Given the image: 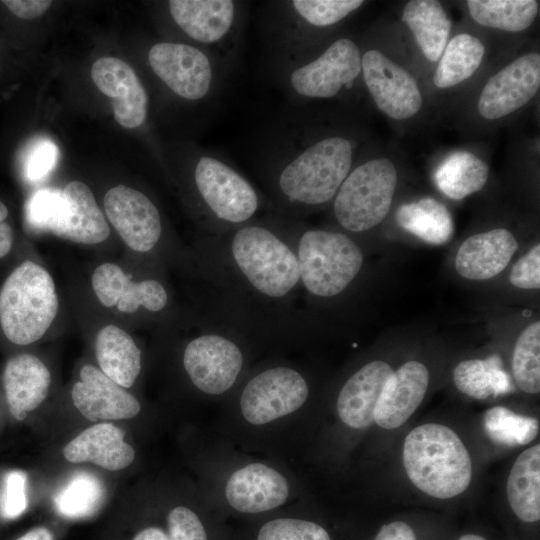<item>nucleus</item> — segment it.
<instances>
[{
    "label": "nucleus",
    "mask_w": 540,
    "mask_h": 540,
    "mask_svg": "<svg viewBox=\"0 0 540 540\" xmlns=\"http://www.w3.org/2000/svg\"><path fill=\"white\" fill-rule=\"evenodd\" d=\"M201 315L249 342H290L305 328L295 252L269 213L235 230L203 235L192 260Z\"/></svg>",
    "instance_id": "1"
},
{
    "label": "nucleus",
    "mask_w": 540,
    "mask_h": 540,
    "mask_svg": "<svg viewBox=\"0 0 540 540\" xmlns=\"http://www.w3.org/2000/svg\"><path fill=\"white\" fill-rule=\"evenodd\" d=\"M287 116L266 141L260 175L268 212L302 220L332 202L352 169L354 146L342 135L309 138Z\"/></svg>",
    "instance_id": "2"
},
{
    "label": "nucleus",
    "mask_w": 540,
    "mask_h": 540,
    "mask_svg": "<svg viewBox=\"0 0 540 540\" xmlns=\"http://www.w3.org/2000/svg\"><path fill=\"white\" fill-rule=\"evenodd\" d=\"M268 213L297 258L300 292L308 305L302 316L314 304L336 300L350 289L364 264L363 251L350 235Z\"/></svg>",
    "instance_id": "3"
},
{
    "label": "nucleus",
    "mask_w": 540,
    "mask_h": 540,
    "mask_svg": "<svg viewBox=\"0 0 540 540\" xmlns=\"http://www.w3.org/2000/svg\"><path fill=\"white\" fill-rule=\"evenodd\" d=\"M188 183L195 215L204 235L235 230L268 212L263 192L214 151L196 155Z\"/></svg>",
    "instance_id": "4"
},
{
    "label": "nucleus",
    "mask_w": 540,
    "mask_h": 540,
    "mask_svg": "<svg viewBox=\"0 0 540 540\" xmlns=\"http://www.w3.org/2000/svg\"><path fill=\"white\" fill-rule=\"evenodd\" d=\"M402 462L409 481L435 499L457 497L472 481L470 453L459 435L444 424L413 428L403 442Z\"/></svg>",
    "instance_id": "5"
},
{
    "label": "nucleus",
    "mask_w": 540,
    "mask_h": 540,
    "mask_svg": "<svg viewBox=\"0 0 540 540\" xmlns=\"http://www.w3.org/2000/svg\"><path fill=\"white\" fill-rule=\"evenodd\" d=\"M59 308L55 283L41 265L24 261L0 290V327L16 345L38 341L50 328Z\"/></svg>",
    "instance_id": "6"
},
{
    "label": "nucleus",
    "mask_w": 540,
    "mask_h": 540,
    "mask_svg": "<svg viewBox=\"0 0 540 540\" xmlns=\"http://www.w3.org/2000/svg\"><path fill=\"white\" fill-rule=\"evenodd\" d=\"M200 317L202 329L185 343L182 367L196 390L208 396H221L242 378L250 342L232 329Z\"/></svg>",
    "instance_id": "7"
},
{
    "label": "nucleus",
    "mask_w": 540,
    "mask_h": 540,
    "mask_svg": "<svg viewBox=\"0 0 540 540\" xmlns=\"http://www.w3.org/2000/svg\"><path fill=\"white\" fill-rule=\"evenodd\" d=\"M363 4L361 0L270 2L264 26L275 69L308 53V38L312 31L336 25Z\"/></svg>",
    "instance_id": "8"
},
{
    "label": "nucleus",
    "mask_w": 540,
    "mask_h": 540,
    "mask_svg": "<svg viewBox=\"0 0 540 540\" xmlns=\"http://www.w3.org/2000/svg\"><path fill=\"white\" fill-rule=\"evenodd\" d=\"M397 185V171L387 158L352 168L332 200L335 222L346 234L366 232L387 216Z\"/></svg>",
    "instance_id": "9"
},
{
    "label": "nucleus",
    "mask_w": 540,
    "mask_h": 540,
    "mask_svg": "<svg viewBox=\"0 0 540 540\" xmlns=\"http://www.w3.org/2000/svg\"><path fill=\"white\" fill-rule=\"evenodd\" d=\"M168 11L175 25L228 71L241 44L245 3L234 0H171Z\"/></svg>",
    "instance_id": "10"
},
{
    "label": "nucleus",
    "mask_w": 540,
    "mask_h": 540,
    "mask_svg": "<svg viewBox=\"0 0 540 540\" xmlns=\"http://www.w3.org/2000/svg\"><path fill=\"white\" fill-rule=\"evenodd\" d=\"M276 71L293 104L330 99L353 87L361 73V53L352 39L341 37L317 56L307 55Z\"/></svg>",
    "instance_id": "11"
},
{
    "label": "nucleus",
    "mask_w": 540,
    "mask_h": 540,
    "mask_svg": "<svg viewBox=\"0 0 540 540\" xmlns=\"http://www.w3.org/2000/svg\"><path fill=\"white\" fill-rule=\"evenodd\" d=\"M310 393L307 376L296 366L267 365L241 385L239 409L248 423L265 425L301 409Z\"/></svg>",
    "instance_id": "12"
},
{
    "label": "nucleus",
    "mask_w": 540,
    "mask_h": 540,
    "mask_svg": "<svg viewBox=\"0 0 540 540\" xmlns=\"http://www.w3.org/2000/svg\"><path fill=\"white\" fill-rule=\"evenodd\" d=\"M148 63L167 88L188 101L214 97L226 70L207 52L182 42H158L148 51Z\"/></svg>",
    "instance_id": "13"
},
{
    "label": "nucleus",
    "mask_w": 540,
    "mask_h": 540,
    "mask_svg": "<svg viewBox=\"0 0 540 540\" xmlns=\"http://www.w3.org/2000/svg\"><path fill=\"white\" fill-rule=\"evenodd\" d=\"M103 206L109 221L131 250L149 254L162 246L164 222L157 205L145 193L118 185L106 192Z\"/></svg>",
    "instance_id": "14"
},
{
    "label": "nucleus",
    "mask_w": 540,
    "mask_h": 540,
    "mask_svg": "<svg viewBox=\"0 0 540 540\" xmlns=\"http://www.w3.org/2000/svg\"><path fill=\"white\" fill-rule=\"evenodd\" d=\"M361 73L375 104L389 117L402 120L419 111L422 95L415 79L382 52L361 55Z\"/></svg>",
    "instance_id": "15"
},
{
    "label": "nucleus",
    "mask_w": 540,
    "mask_h": 540,
    "mask_svg": "<svg viewBox=\"0 0 540 540\" xmlns=\"http://www.w3.org/2000/svg\"><path fill=\"white\" fill-rule=\"evenodd\" d=\"M539 87L540 54H525L487 81L478 100V111L489 120L507 116L528 103Z\"/></svg>",
    "instance_id": "16"
},
{
    "label": "nucleus",
    "mask_w": 540,
    "mask_h": 540,
    "mask_svg": "<svg viewBox=\"0 0 540 540\" xmlns=\"http://www.w3.org/2000/svg\"><path fill=\"white\" fill-rule=\"evenodd\" d=\"M97 88L111 98L114 117L125 128L141 126L148 112V95L134 69L115 57H102L91 68Z\"/></svg>",
    "instance_id": "17"
},
{
    "label": "nucleus",
    "mask_w": 540,
    "mask_h": 540,
    "mask_svg": "<svg viewBox=\"0 0 540 540\" xmlns=\"http://www.w3.org/2000/svg\"><path fill=\"white\" fill-rule=\"evenodd\" d=\"M71 396L76 409L90 421L125 420L141 410L137 398L93 365H84Z\"/></svg>",
    "instance_id": "18"
},
{
    "label": "nucleus",
    "mask_w": 540,
    "mask_h": 540,
    "mask_svg": "<svg viewBox=\"0 0 540 540\" xmlns=\"http://www.w3.org/2000/svg\"><path fill=\"white\" fill-rule=\"evenodd\" d=\"M285 476L264 463H249L235 470L225 485L228 504L242 513H261L283 505L289 497Z\"/></svg>",
    "instance_id": "19"
},
{
    "label": "nucleus",
    "mask_w": 540,
    "mask_h": 540,
    "mask_svg": "<svg viewBox=\"0 0 540 540\" xmlns=\"http://www.w3.org/2000/svg\"><path fill=\"white\" fill-rule=\"evenodd\" d=\"M430 381L427 367L411 360L393 371L374 410V423L385 430L404 425L424 400Z\"/></svg>",
    "instance_id": "20"
},
{
    "label": "nucleus",
    "mask_w": 540,
    "mask_h": 540,
    "mask_svg": "<svg viewBox=\"0 0 540 540\" xmlns=\"http://www.w3.org/2000/svg\"><path fill=\"white\" fill-rule=\"evenodd\" d=\"M392 372L387 362L372 360L346 379L336 398V411L345 426L362 430L374 423L377 401Z\"/></svg>",
    "instance_id": "21"
},
{
    "label": "nucleus",
    "mask_w": 540,
    "mask_h": 540,
    "mask_svg": "<svg viewBox=\"0 0 540 540\" xmlns=\"http://www.w3.org/2000/svg\"><path fill=\"white\" fill-rule=\"evenodd\" d=\"M517 249V240L507 229L474 234L459 247L455 268L469 280L491 279L507 267Z\"/></svg>",
    "instance_id": "22"
},
{
    "label": "nucleus",
    "mask_w": 540,
    "mask_h": 540,
    "mask_svg": "<svg viewBox=\"0 0 540 540\" xmlns=\"http://www.w3.org/2000/svg\"><path fill=\"white\" fill-rule=\"evenodd\" d=\"M65 459L71 463L90 462L109 471L128 467L135 451L125 441V432L112 423L94 424L63 448Z\"/></svg>",
    "instance_id": "23"
},
{
    "label": "nucleus",
    "mask_w": 540,
    "mask_h": 540,
    "mask_svg": "<svg viewBox=\"0 0 540 540\" xmlns=\"http://www.w3.org/2000/svg\"><path fill=\"white\" fill-rule=\"evenodd\" d=\"M3 384L10 413L22 421L47 398L51 374L38 357L23 353L6 362Z\"/></svg>",
    "instance_id": "24"
},
{
    "label": "nucleus",
    "mask_w": 540,
    "mask_h": 540,
    "mask_svg": "<svg viewBox=\"0 0 540 540\" xmlns=\"http://www.w3.org/2000/svg\"><path fill=\"white\" fill-rule=\"evenodd\" d=\"M62 192L65 214L56 236L86 245L105 241L110 229L90 188L83 182L71 181Z\"/></svg>",
    "instance_id": "25"
},
{
    "label": "nucleus",
    "mask_w": 540,
    "mask_h": 540,
    "mask_svg": "<svg viewBox=\"0 0 540 540\" xmlns=\"http://www.w3.org/2000/svg\"><path fill=\"white\" fill-rule=\"evenodd\" d=\"M100 370L125 389L133 386L142 369L141 350L134 339L116 325H106L95 339Z\"/></svg>",
    "instance_id": "26"
},
{
    "label": "nucleus",
    "mask_w": 540,
    "mask_h": 540,
    "mask_svg": "<svg viewBox=\"0 0 540 540\" xmlns=\"http://www.w3.org/2000/svg\"><path fill=\"white\" fill-rule=\"evenodd\" d=\"M506 496L515 517L523 523L540 520V445L523 450L512 464Z\"/></svg>",
    "instance_id": "27"
},
{
    "label": "nucleus",
    "mask_w": 540,
    "mask_h": 540,
    "mask_svg": "<svg viewBox=\"0 0 540 540\" xmlns=\"http://www.w3.org/2000/svg\"><path fill=\"white\" fill-rule=\"evenodd\" d=\"M402 21L412 31L425 57L437 61L447 45L451 30V21L440 2L409 1L404 6Z\"/></svg>",
    "instance_id": "28"
},
{
    "label": "nucleus",
    "mask_w": 540,
    "mask_h": 540,
    "mask_svg": "<svg viewBox=\"0 0 540 540\" xmlns=\"http://www.w3.org/2000/svg\"><path fill=\"white\" fill-rule=\"evenodd\" d=\"M396 219L402 229L429 244L448 242L454 231L449 210L430 197L403 204L397 210Z\"/></svg>",
    "instance_id": "29"
},
{
    "label": "nucleus",
    "mask_w": 540,
    "mask_h": 540,
    "mask_svg": "<svg viewBox=\"0 0 540 540\" xmlns=\"http://www.w3.org/2000/svg\"><path fill=\"white\" fill-rule=\"evenodd\" d=\"M488 165L476 155L458 151L438 167L434 179L439 190L453 200L480 191L487 182Z\"/></svg>",
    "instance_id": "30"
},
{
    "label": "nucleus",
    "mask_w": 540,
    "mask_h": 540,
    "mask_svg": "<svg viewBox=\"0 0 540 540\" xmlns=\"http://www.w3.org/2000/svg\"><path fill=\"white\" fill-rule=\"evenodd\" d=\"M456 388L468 397L485 400L511 391L509 376L498 357L466 359L453 370Z\"/></svg>",
    "instance_id": "31"
},
{
    "label": "nucleus",
    "mask_w": 540,
    "mask_h": 540,
    "mask_svg": "<svg viewBox=\"0 0 540 540\" xmlns=\"http://www.w3.org/2000/svg\"><path fill=\"white\" fill-rule=\"evenodd\" d=\"M485 53L483 43L470 34H459L447 43L433 75L438 88H450L468 79L478 69Z\"/></svg>",
    "instance_id": "32"
},
{
    "label": "nucleus",
    "mask_w": 540,
    "mask_h": 540,
    "mask_svg": "<svg viewBox=\"0 0 540 540\" xmlns=\"http://www.w3.org/2000/svg\"><path fill=\"white\" fill-rule=\"evenodd\" d=\"M471 17L480 25L509 32L527 29L535 20L539 2L535 0H469Z\"/></svg>",
    "instance_id": "33"
},
{
    "label": "nucleus",
    "mask_w": 540,
    "mask_h": 540,
    "mask_svg": "<svg viewBox=\"0 0 540 540\" xmlns=\"http://www.w3.org/2000/svg\"><path fill=\"white\" fill-rule=\"evenodd\" d=\"M483 425L492 441L507 447L529 444L539 430L537 419L515 413L503 406L488 409L483 417Z\"/></svg>",
    "instance_id": "34"
},
{
    "label": "nucleus",
    "mask_w": 540,
    "mask_h": 540,
    "mask_svg": "<svg viewBox=\"0 0 540 540\" xmlns=\"http://www.w3.org/2000/svg\"><path fill=\"white\" fill-rule=\"evenodd\" d=\"M512 374L525 393L540 392V322L528 325L518 336L512 356Z\"/></svg>",
    "instance_id": "35"
},
{
    "label": "nucleus",
    "mask_w": 540,
    "mask_h": 540,
    "mask_svg": "<svg viewBox=\"0 0 540 540\" xmlns=\"http://www.w3.org/2000/svg\"><path fill=\"white\" fill-rule=\"evenodd\" d=\"M171 303L170 293L160 279L146 277L138 281L129 278L124 284L116 304L120 312L133 314L143 310L150 315L167 312Z\"/></svg>",
    "instance_id": "36"
},
{
    "label": "nucleus",
    "mask_w": 540,
    "mask_h": 540,
    "mask_svg": "<svg viewBox=\"0 0 540 540\" xmlns=\"http://www.w3.org/2000/svg\"><path fill=\"white\" fill-rule=\"evenodd\" d=\"M65 199L62 190L45 188L36 191L25 206V220L34 231L56 235L62 225Z\"/></svg>",
    "instance_id": "37"
},
{
    "label": "nucleus",
    "mask_w": 540,
    "mask_h": 540,
    "mask_svg": "<svg viewBox=\"0 0 540 540\" xmlns=\"http://www.w3.org/2000/svg\"><path fill=\"white\" fill-rule=\"evenodd\" d=\"M101 486L96 478L79 475L59 494L56 505L59 512L70 517L90 514L99 504Z\"/></svg>",
    "instance_id": "38"
},
{
    "label": "nucleus",
    "mask_w": 540,
    "mask_h": 540,
    "mask_svg": "<svg viewBox=\"0 0 540 540\" xmlns=\"http://www.w3.org/2000/svg\"><path fill=\"white\" fill-rule=\"evenodd\" d=\"M256 540H331L321 525L298 518H277L261 526Z\"/></svg>",
    "instance_id": "39"
},
{
    "label": "nucleus",
    "mask_w": 540,
    "mask_h": 540,
    "mask_svg": "<svg viewBox=\"0 0 540 540\" xmlns=\"http://www.w3.org/2000/svg\"><path fill=\"white\" fill-rule=\"evenodd\" d=\"M130 278L123 269L114 263H103L93 272L92 289L100 303L111 308L119 301L122 288Z\"/></svg>",
    "instance_id": "40"
},
{
    "label": "nucleus",
    "mask_w": 540,
    "mask_h": 540,
    "mask_svg": "<svg viewBox=\"0 0 540 540\" xmlns=\"http://www.w3.org/2000/svg\"><path fill=\"white\" fill-rule=\"evenodd\" d=\"M59 158L57 145L48 138L34 141L28 148L24 159L25 177L36 182L48 175L55 167Z\"/></svg>",
    "instance_id": "41"
},
{
    "label": "nucleus",
    "mask_w": 540,
    "mask_h": 540,
    "mask_svg": "<svg viewBox=\"0 0 540 540\" xmlns=\"http://www.w3.org/2000/svg\"><path fill=\"white\" fill-rule=\"evenodd\" d=\"M26 482L27 476L21 470H13L6 474L0 497V512L4 518H16L25 511Z\"/></svg>",
    "instance_id": "42"
},
{
    "label": "nucleus",
    "mask_w": 540,
    "mask_h": 540,
    "mask_svg": "<svg viewBox=\"0 0 540 540\" xmlns=\"http://www.w3.org/2000/svg\"><path fill=\"white\" fill-rule=\"evenodd\" d=\"M168 540H207L205 528L197 514L185 506L173 508L167 518Z\"/></svg>",
    "instance_id": "43"
},
{
    "label": "nucleus",
    "mask_w": 540,
    "mask_h": 540,
    "mask_svg": "<svg viewBox=\"0 0 540 540\" xmlns=\"http://www.w3.org/2000/svg\"><path fill=\"white\" fill-rule=\"evenodd\" d=\"M510 283L520 289L540 288V244H535L512 267Z\"/></svg>",
    "instance_id": "44"
},
{
    "label": "nucleus",
    "mask_w": 540,
    "mask_h": 540,
    "mask_svg": "<svg viewBox=\"0 0 540 540\" xmlns=\"http://www.w3.org/2000/svg\"><path fill=\"white\" fill-rule=\"evenodd\" d=\"M2 3L12 14L21 19H35L50 7L49 0H4Z\"/></svg>",
    "instance_id": "45"
},
{
    "label": "nucleus",
    "mask_w": 540,
    "mask_h": 540,
    "mask_svg": "<svg viewBox=\"0 0 540 540\" xmlns=\"http://www.w3.org/2000/svg\"><path fill=\"white\" fill-rule=\"evenodd\" d=\"M374 540H418L414 529L405 521L395 520L380 527Z\"/></svg>",
    "instance_id": "46"
},
{
    "label": "nucleus",
    "mask_w": 540,
    "mask_h": 540,
    "mask_svg": "<svg viewBox=\"0 0 540 540\" xmlns=\"http://www.w3.org/2000/svg\"><path fill=\"white\" fill-rule=\"evenodd\" d=\"M13 245V231L6 222H0V258L6 256Z\"/></svg>",
    "instance_id": "47"
},
{
    "label": "nucleus",
    "mask_w": 540,
    "mask_h": 540,
    "mask_svg": "<svg viewBox=\"0 0 540 540\" xmlns=\"http://www.w3.org/2000/svg\"><path fill=\"white\" fill-rule=\"evenodd\" d=\"M133 540H168L167 534L160 528L148 527L139 531Z\"/></svg>",
    "instance_id": "48"
},
{
    "label": "nucleus",
    "mask_w": 540,
    "mask_h": 540,
    "mask_svg": "<svg viewBox=\"0 0 540 540\" xmlns=\"http://www.w3.org/2000/svg\"><path fill=\"white\" fill-rule=\"evenodd\" d=\"M16 540H53V534L45 527L30 530Z\"/></svg>",
    "instance_id": "49"
},
{
    "label": "nucleus",
    "mask_w": 540,
    "mask_h": 540,
    "mask_svg": "<svg viewBox=\"0 0 540 540\" xmlns=\"http://www.w3.org/2000/svg\"><path fill=\"white\" fill-rule=\"evenodd\" d=\"M457 540H488L486 537L476 533H466L461 535Z\"/></svg>",
    "instance_id": "50"
},
{
    "label": "nucleus",
    "mask_w": 540,
    "mask_h": 540,
    "mask_svg": "<svg viewBox=\"0 0 540 540\" xmlns=\"http://www.w3.org/2000/svg\"><path fill=\"white\" fill-rule=\"evenodd\" d=\"M7 216H8V209L6 205L0 201V222H4Z\"/></svg>",
    "instance_id": "51"
}]
</instances>
